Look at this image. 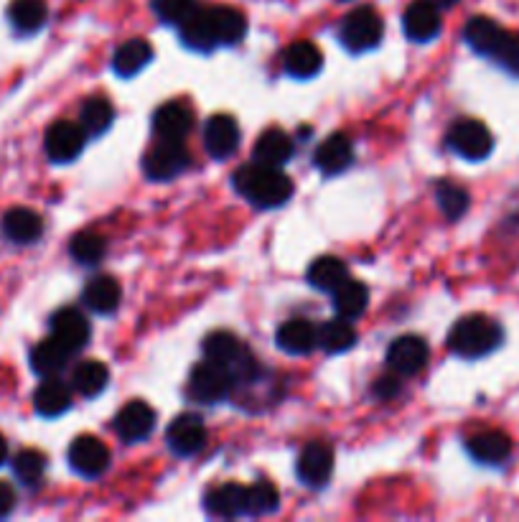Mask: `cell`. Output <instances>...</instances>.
Listing matches in <instances>:
<instances>
[{"label": "cell", "instance_id": "cell-45", "mask_svg": "<svg viewBox=\"0 0 519 522\" xmlns=\"http://www.w3.org/2000/svg\"><path fill=\"white\" fill-rule=\"evenodd\" d=\"M430 3L436 8H453L456 3H461V0H430Z\"/></svg>", "mask_w": 519, "mask_h": 522}, {"label": "cell", "instance_id": "cell-3", "mask_svg": "<svg viewBox=\"0 0 519 522\" xmlns=\"http://www.w3.org/2000/svg\"><path fill=\"white\" fill-rule=\"evenodd\" d=\"M502 326L484 314H471L458 319L448 334V349L466 360H479L484 354H492L502 344Z\"/></svg>", "mask_w": 519, "mask_h": 522}, {"label": "cell", "instance_id": "cell-2", "mask_svg": "<svg viewBox=\"0 0 519 522\" xmlns=\"http://www.w3.org/2000/svg\"><path fill=\"white\" fill-rule=\"evenodd\" d=\"M235 189L255 207L275 209L291 199L293 181L275 166L252 161L235 171Z\"/></svg>", "mask_w": 519, "mask_h": 522}, {"label": "cell", "instance_id": "cell-4", "mask_svg": "<svg viewBox=\"0 0 519 522\" xmlns=\"http://www.w3.org/2000/svg\"><path fill=\"white\" fill-rule=\"evenodd\" d=\"M382 34H385V23H382L380 13L372 6L354 8L352 13H346V18L339 26V39L352 54H362V51L380 46Z\"/></svg>", "mask_w": 519, "mask_h": 522}, {"label": "cell", "instance_id": "cell-28", "mask_svg": "<svg viewBox=\"0 0 519 522\" xmlns=\"http://www.w3.org/2000/svg\"><path fill=\"white\" fill-rule=\"evenodd\" d=\"M72 354V349L64 347L59 339L49 337L31 349V367H34V372H39L41 377H54L64 370V365H67Z\"/></svg>", "mask_w": 519, "mask_h": 522}, {"label": "cell", "instance_id": "cell-14", "mask_svg": "<svg viewBox=\"0 0 519 522\" xmlns=\"http://www.w3.org/2000/svg\"><path fill=\"white\" fill-rule=\"evenodd\" d=\"M194 128V113L189 105L173 100L166 102L153 115V130H156L158 141H186V135Z\"/></svg>", "mask_w": 519, "mask_h": 522}, {"label": "cell", "instance_id": "cell-12", "mask_svg": "<svg viewBox=\"0 0 519 522\" xmlns=\"http://www.w3.org/2000/svg\"><path fill=\"white\" fill-rule=\"evenodd\" d=\"M334 472V449L326 441H311L298 456V479L308 487H324Z\"/></svg>", "mask_w": 519, "mask_h": 522}, {"label": "cell", "instance_id": "cell-21", "mask_svg": "<svg viewBox=\"0 0 519 522\" xmlns=\"http://www.w3.org/2000/svg\"><path fill=\"white\" fill-rule=\"evenodd\" d=\"M44 232V219L26 207H13L3 214V235L16 245H31Z\"/></svg>", "mask_w": 519, "mask_h": 522}, {"label": "cell", "instance_id": "cell-32", "mask_svg": "<svg viewBox=\"0 0 519 522\" xmlns=\"http://www.w3.org/2000/svg\"><path fill=\"white\" fill-rule=\"evenodd\" d=\"M344 281H349V268H346L344 260L331 258V255L319 258L308 268V283L313 288H319V291L334 293Z\"/></svg>", "mask_w": 519, "mask_h": 522}, {"label": "cell", "instance_id": "cell-1", "mask_svg": "<svg viewBox=\"0 0 519 522\" xmlns=\"http://www.w3.org/2000/svg\"><path fill=\"white\" fill-rule=\"evenodd\" d=\"M181 26V39L191 49L209 51L214 46H235L245 39L247 18L245 13L229 6H209L191 13Z\"/></svg>", "mask_w": 519, "mask_h": 522}, {"label": "cell", "instance_id": "cell-17", "mask_svg": "<svg viewBox=\"0 0 519 522\" xmlns=\"http://www.w3.org/2000/svg\"><path fill=\"white\" fill-rule=\"evenodd\" d=\"M354 161V146L344 133H331L319 148H316V169L326 176H336L346 171Z\"/></svg>", "mask_w": 519, "mask_h": 522}, {"label": "cell", "instance_id": "cell-34", "mask_svg": "<svg viewBox=\"0 0 519 522\" xmlns=\"http://www.w3.org/2000/svg\"><path fill=\"white\" fill-rule=\"evenodd\" d=\"M115 120V110H112V102L107 97H90V100L82 102V110H79V125L84 128V133L90 135H102Z\"/></svg>", "mask_w": 519, "mask_h": 522}, {"label": "cell", "instance_id": "cell-27", "mask_svg": "<svg viewBox=\"0 0 519 522\" xmlns=\"http://www.w3.org/2000/svg\"><path fill=\"white\" fill-rule=\"evenodd\" d=\"M204 507L214 517L245 515V487L232 482L212 487L207 492V497H204Z\"/></svg>", "mask_w": 519, "mask_h": 522}, {"label": "cell", "instance_id": "cell-40", "mask_svg": "<svg viewBox=\"0 0 519 522\" xmlns=\"http://www.w3.org/2000/svg\"><path fill=\"white\" fill-rule=\"evenodd\" d=\"M151 6L163 23L179 26L181 21H186L196 11V0H151Z\"/></svg>", "mask_w": 519, "mask_h": 522}, {"label": "cell", "instance_id": "cell-44", "mask_svg": "<svg viewBox=\"0 0 519 522\" xmlns=\"http://www.w3.org/2000/svg\"><path fill=\"white\" fill-rule=\"evenodd\" d=\"M6 459H8V444H6V438L0 436V466L6 464Z\"/></svg>", "mask_w": 519, "mask_h": 522}, {"label": "cell", "instance_id": "cell-5", "mask_svg": "<svg viewBox=\"0 0 519 522\" xmlns=\"http://www.w3.org/2000/svg\"><path fill=\"white\" fill-rule=\"evenodd\" d=\"M232 388H235V377L217 362L204 360L189 375V398L199 400V403H219L232 393Z\"/></svg>", "mask_w": 519, "mask_h": 522}, {"label": "cell", "instance_id": "cell-22", "mask_svg": "<svg viewBox=\"0 0 519 522\" xmlns=\"http://www.w3.org/2000/svg\"><path fill=\"white\" fill-rule=\"evenodd\" d=\"M283 67L291 77L308 79L324 67V54L313 41H296L283 51Z\"/></svg>", "mask_w": 519, "mask_h": 522}, {"label": "cell", "instance_id": "cell-13", "mask_svg": "<svg viewBox=\"0 0 519 522\" xmlns=\"http://www.w3.org/2000/svg\"><path fill=\"white\" fill-rule=\"evenodd\" d=\"M153 428H156V410L146 400H130L120 408L118 418H115V431L128 444L148 438Z\"/></svg>", "mask_w": 519, "mask_h": 522}, {"label": "cell", "instance_id": "cell-42", "mask_svg": "<svg viewBox=\"0 0 519 522\" xmlns=\"http://www.w3.org/2000/svg\"><path fill=\"white\" fill-rule=\"evenodd\" d=\"M400 393V380L397 377H380V380L374 382V395L382 400H390Z\"/></svg>", "mask_w": 519, "mask_h": 522}, {"label": "cell", "instance_id": "cell-15", "mask_svg": "<svg viewBox=\"0 0 519 522\" xmlns=\"http://www.w3.org/2000/svg\"><path fill=\"white\" fill-rule=\"evenodd\" d=\"M441 8H436L430 0H415L410 3L405 16H402V26H405V34L410 41H433L441 34Z\"/></svg>", "mask_w": 519, "mask_h": 522}, {"label": "cell", "instance_id": "cell-41", "mask_svg": "<svg viewBox=\"0 0 519 522\" xmlns=\"http://www.w3.org/2000/svg\"><path fill=\"white\" fill-rule=\"evenodd\" d=\"M494 59H497L507 72L519 74V34H509L507 31L499 49L494 51Z\"/></svg>", "mask_w": 519, "mask_h": 522}, {"label": "cell", "instance_id": "cell-38", "mask_svg": "<svg viewBox=\"0 0 519 522\" xmlns=\"http://www.w3.org/2000/svg\"><path fill=\"white\" fill-rule=\"evenodd\" d=\"M69 253L77 263L82 265H97L102 263L107 253V240L95 232H79L72 242H69Z\"/></svg>", "mask_w": 519, "mask_h": 522}, {"label": "cell", "instance_id": "cell-19", "mask_svg": "<svg viewBox=\"0 0 519 522\" xmlns=\"http://www.w3.org/2000/svg\"><path fill=\"white\" fill-rule=\"evenodd\" d=\"M275 342L283 352L301 357V354H311L319 347V329L306 319H291L280 326Z\"/></svg>", "mask_w": 519, "mask_h": 522}, {"label": "cell", "instance_id": "cell-16", "mask_svg": "<svg viewBox=\"0 0 519 522\" xmlns=\"http://www.w3.org/2000/svg\"><path fill=\"white\" fill-rule=\"evenodd\" d=\"M240 146V125L232 115H214L204 125V148L212 158H229Z\"/></svg>", "mask_w": 519, "mask_h": 522}, {"label": "cell", "instance_id": "cell-20", "mask_svg": "<svg viewBox=\"0 0 519 522\" xmlns=\"http://www.w3.org/2000/svg\"><path fill=\"white\" fill-rule=\"evenodd\" d=\"M34 408L44 418L62 416V413H67L72 408V388L56 375L44 377V382H41L34 393Z\"/></svg>", "mask_w": 519, "mask_h": 522}, {"label": "cell", "instance_id": "cell-9", "mask_svg": "<svg viewBox=\"0 0 519 522\" xmlns=\"http://www.w3.org/2000/svg\"><path fill=\"white\" fill-rule=\"evenodd\" d=\"M166 441L173 454L194 456L207 446V426L196 413H181L168 426Z\"/></svg>", "mask_w": 519, "mask_h": 522}, {"label": "cell", "instance_id": "cell-31", "mask_svg": "<svg viewBox=\"0 0 519 522\" xmlns=\"http://www.w3.org/2000/svg\"><path fill=\"white\" fill-rule=\"evenodd\" d=\"M369 288L359 281H344L334 291V311L341 319H357L367 311Z\"/></svg>", "mask_w": 519, "mask_h": 522}, {"label": "cell", "instance_id": "cell-18", "mask_svg": "<svg viewBox=\"0 0 519 522\" xmlns=\"http://www.w3.org/2000/svg\"><path fill=\"white\" fill-rule=\"evenodd\" d=\"M51 337L59 339L72 352H79L90 342V321L77 309H59L51 316Z\"/></svg>", "mask_w": 519, "mask_h": 522}, {"label": "cell", "instance_id": "cell-26", "mask_svg": "<svg viewBox=\"0 0 519 522\" xmlns=\"http://www.w3.org/2000/svg\"><path fill=\"white\" fill-rule=\"evenodd\" d=\"M153 62V46L146 39H130L123 46H118L115 57H112V69L120 77H133L143 72Z\"/></svg>", "mask_w": 519, "mask_h": 522}, {"label": "cell", "instance_id": "cell-36", "mask_svg": "<svg viewBox=\"0 0 519 522\" xmlns=\"http://www.w3.org/2000/svg\"><path fill=\"white\" fill-rule=\"evenodd\" d=\"M280 494L270 482H255L245 487V515L260 517L278 510Z\"/></svg>", "mask_w": 519, "mask_h": 522}, {"label": "cell", "instance_id": "cell-37", "mask_svg": "<svg viewBox=\"0 0 519 522\" xmlns=\"http://www.w3.org/2000/svg\"><path fill=\"white\" fill-rule=\"evenodd\" d=\"M436 197H438V207H441V212L446 214V219H451V222H456V219H461L466 212H469L471 199H469V191H466L464 186L453 184V181H443V184H438Z\"/></svg>", "mask_w": 519, "mask_h": 522}, {"label": "cell", "instance_id": "cell-23", "mask_svg": "<svg viewBox=\"0 0 519 522\" xmlns=\"http://www.w3.org/2000/svg\"><path fill=\"white\" fill-rule=\"evenodd\" d=\"M252 156H255L257 163H265V166H275V169H280V166L291 161L293 156L291 135L283 133L280 128L265 130V133L257 138L255 148H252Z\"/></svg>", "mask_w": 519, "mask_h": 522}, {"label": "cell", "instance_id": "cell-7", "mask_svg": "<svg viewBox=\"0 0 519 522\" xmlns=\"http://www.w3.org/2000/svg\"><path fill=\"white\" fill-rule=\"evenodd\" d=\"M448 146L461 158L481 161V158H486L492 153L494 138L481 120L464 118L458 120V123H453L451 130H448Z\"/></svg>", "mask_w": 519, "mask_h": 522}, {"label": "cell", "instance_id": "cell-6", "mask_svg": "<svg viewBox=\"0 0 519 522\" xmlns=\"http://www.w3.org/2000/svg\"><path fill=\"white\" fill-rule=\"evenodd\" d=\"M191 166V156L181 141H161L143 158V171L153 181H171Z\"/></svg>", "mask_w": 519, "mask_h": 522}, {"label": "cell", "instance_id": "cell-29", "mask_svg": "<svg viewBox=\"0 0 519 522\" xmlns=\"http://www.w3.org/2000/svg\"><path fill=\"white\" fill-rule=\"evenodd\" d=\"M469 454L481 464H499L512 454V441L504 431H481L469 438Z\"/></svg>", "mask_w": 519, "mask_h": 522}, {"label": "cell", "instance_id": "cell-43", "mask_svg": "<svg viewBox=\"0 0 519 522\" xmlns=\"http://www.w3.org/2000/svg\"><path fill=\"white\" fill-rule=\"evenodd\" d=\"M16 507V489L8 482H0V517H8Z\"/></svg>", "mask_w": 519, "mask_h": 522}, {"label": "cell", "instance_id": "cell-10", "mask_svg": "<svg viewBox=\"0 0 519 522\" xmlns=\"http://www.w3.org/2000/svg\"><path fill=\"white\" fill-rule=\"evenodd\" d=\"M84 141H87V133L82 125L72 123V120H59L46 130L44 146L51 161L69 163L84 151Z\"/></svg>", "mask_w": 519, "mask_h": 522}, {"label": "cell", "instance_id": "cell-30", "mask_svg": "<svg viewBox=\"0 0 519 522\" xmlns=\"http://www.w3.org/2000/svg\"><path fill=\"white\" fill-rule=\"evenodd\" d=\"M49 8L44 0H13L8 6V21L18 34H34L46 23Z\"/></svg>", "mask_w": 519, "mask_h": 522}, {"label": "cell", "instance_id": "cell-24", "mask_svg": "<svg viewBox=\"0 0 519 522\" xmlns=\"http://www.w3.org/2000/svg\"><path fill=\"white\" fill-rule=\"evenodd\" d=\"M504 34H507V31H504L497 21H492V18L486 16H474L466 23L464 29L466 44L474 51H479V54H484V57H494V51L502 44Z\"/></svg>", "mask_w": 519, "mask_h": 522}, {"label": "cell", "instance_id": "cell-8", "mask_svg": "<svg viewBox=\"0 0 519 522\" xmlns=\"http://www.w3.org/2000/svg\"><path fill=\"white\" fill-rule=\"evenodd\" d=\"M69 464L82 477L95 479L107 472V466H110V449L97 436H79L69 446Z\"/></svg>", "mask_w": 519, "mask_h": 522}, {"label": "cell", "instance_id": "cell-11", "mask_svg": "<svg viewBox=\"0 0 519 522\" xmlns=\"http://www.w3.org/2000/svg\"><path fill=\"white\" fill-rule=\"evenodd\" d=\"M430 357V347L425 339L408 334V337H400L390 344L387 349V365L397 372L400 377L418 375L420 370H425Z\"/></svg>", "mask_w": 519, "mask_h": 522}, {"label": "cell", "instance_id": "cell-35", "mask_svg": "<svg viewBox=\"0 0 519 522\" xmlns=\"http://www.w3.org/2000/svg\"><path fill=\"white\" fill-rule=\"evenodd\" d=\"M319 344L321 349L331 354H339L346 352V349H352L357 344V332H354V326L349 324V319H331L326 321L324 326L319 329Z\"/></svg>", "mask_w": 519, "mask_h": 522}, {"label": "cell", "instance_id": "cell-25", "mask_svg": "<svg viewBox=\"0 0 519 522\" xmlns=\"http://www.w3.org/2000/svg\"><path fill=\"white\" fill-rule=\"evenodd\" d=\"M82 298L84 304H87V309H92L95 314L107 316L112 314V311H118L120 298H123V288H120V283L112 276H97L87 283Z\"/></svg>", "mask_w": 519, "mask_h": 522}, {"label": "cell", "instance_id": "cell-39", "mask_svg": "<svg viewBox=\"0 0 519 522\" xmlns=\"http://www.w3.org/2000/svg\"><path fill=\"white\" fill-rule=\"evenodd\" d=\"M13 472H16V477L21 479L23 484L34 487V484H39L41 479H44L46 456L36 449L21 451V454L16 456V461H13Z\"/></svg>", "mask_w": 519, "mask_h": 522}, {"label": "cell", "instance_id": "cell-33", "mask_svg": "<svg viewBox=\"0 0 519 522\" xmlns=\"http://www.w3.org/2000/svg\"><path fill=\"white\" fill-rule=\"evenodd\" d=\"M107 380H110V370L107 365L97 360H87V362H79L77 370L72 375V388L77 390L79 395L84 398H95L100 395L102 390L107 388Z\"/></svg>", "mask_w": 519, "mask_h": 522}]
</instances>
